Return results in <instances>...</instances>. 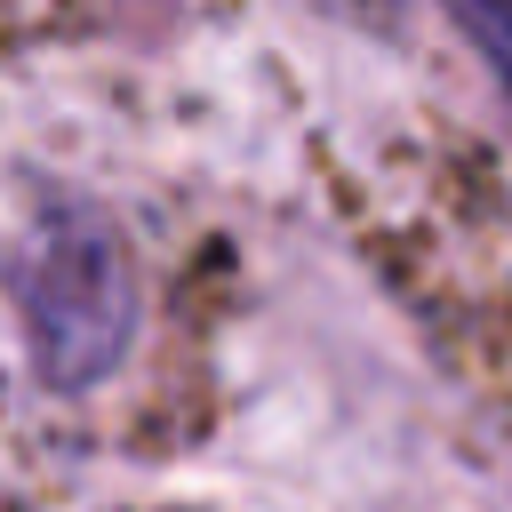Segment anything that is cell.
<instances>
[{
  "label": "cell",
  "mask_w": 512,
  "mask_h": 512,
  "mask_svg": "<svg viewBox=\"0 0 512 512\" xmlns=\"http://www.w3.org/2000/svg\"><path fill=\"white\" fill-rule=\"evenodd\" d=\"M16 312L40 384H104L136 336V264L120 224L88 200H48L16 248Z\"/></svg>",
  "instance_id": "cell-1"
},
{
  "label": "cell",
  "mask_w": 512,
  "mask_h": 512,
  "mask_svg": "<svg viewBox=\"0 0 512 512\" xmlns=\"http://www.w3.org/2000/svg\"><path fill=\"white\" fill-rule=\"evenodd\" d=\"M456 32L488 56L496 88L512 96V0H456Z\"/></svg>",
  "instance_id": "cell-2"
}]
</instances>
